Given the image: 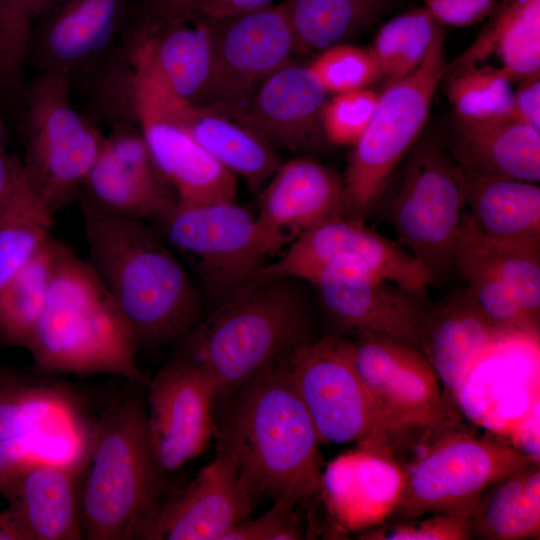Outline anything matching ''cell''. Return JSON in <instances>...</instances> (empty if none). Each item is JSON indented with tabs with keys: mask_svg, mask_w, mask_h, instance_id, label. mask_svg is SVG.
<instances>
[{
	"mask_svg": "<svg viewBox=\"0 0 540 540\" xmlns=\"http://www.w3.org/2000/svg\"><path fill=\"white\" fill-rule=\"evenodd\" d=\"M80 202L89 264L100 278L139 348L155 349L185 337L203 318L195 280L158 229Z\"/></svg>",
	"mask_w": 540,
	"mask_h": 540,
	"instance_id": "obj_1",
	"label": "cell"
},
{
	"mask_svg": "<svg viewBox=\"0 0 540 540\" xmlns=\"http://www.w3.org/2000/svg\"><path fill=\"white\" fill-rule=\"evenodd\" d=\"M214 437L253 499L300 501L322 486L321 440L283 359L225 400Z\"/></svg>",
	"mask_w": 540,
	"mask_h": 540,
	"instance_id": "obj_2",
	"label": "cell"
},
{
	"mask_svg": "<svg viewBox=\"0 0 540 540\" xmlns=\"http://www.w3.org/2000/svg\"><path fill=\"white\" fill-rule=\"evenodd\" d=\"M36 373L112 374L148 383L137 340L88 261L58 241L42 312L25 347Z\"/></svg>",
	"mask_w": 540,
	"mask_h": 540,
	"instance_id": "obj_3",
	"label": "cell"
},
{
	"mask_svg": "<svg viewBox=\"0 0 540 540\" xmlns=\"http://www.w3.org/2000/svg\"><path fill=\"white\" fill-rule=\"evenodd\" d=\"M298 281L253 279L185 336L181 355L211 378L217 401L315 337L308 295Z\"/></svg>",
	"mask_w": 540,
	"mask_h": 540,
	"instance_id": "obj_4",
	"label": "cell"
},
{
	"mask_svg": "<svg viewBox=\"0 0 540 540\" xmlns=\"http://www.w3.org/2000/svg\"><path fill=\"white\" fill-rule=\"evenodd\" d=\"M145 415L142 398L124 392L92 424L77 472L83 539H141L163 502Z\"/></svg>",
	"mask_w": 540,
	"mask_h": 540,
	"instance_id": "obj_5",
	"label": "cell"
},
{
	"mask_svg": "<svg viewBox=\"0 0 540 540\" xmlns=\"http://www.w3.org/2000/svg\"><path fill=\"white\" fill-rule=\"evenodd\" d=\"M155 221L169 246L190 263L210 309L252 281L270 254L289 242L235 201L178 203Z\"/></svg>",
	"mask_w": 540,
	"mask_h": 540,
	"instance_id": "obj_6",
	"label": "cell"
},
{
	"mask_svg": "<svg viewBox=\"0 0 540 540\" xmlns=\"http://www.w3.org/2000/svg\"><path fill=\"white\" fill-rule=\"evenodd\" d=\"M420 454L402 466L397 503L383 522L431 514L471 516L485 489L521 466L539 461L488 435L454 423L421 442Z\"/></svg>",
	"mask_w": 540,
	"mask_h": 540,
	"instance_id": "obj_7",
	"label": "cell"
},
{
	"mask_svg": "<svg viewBox=\"0 0 540 540\" xmlns=\"http://www.w3.org/2000/svg\"><path fill=\"white\" fill-rule=\"evenodd\" d=\"M70 95L65 74L39 72L22 108L23 171L54 215L78 199L105 139Z\"/></svg>",
	"mask_w": 540,
	"mask_h": 540,
	"instance_id": "obj_8",
	"label": "cell"
},
{
	"mask_svg": "<svg viewBox=\"0 0 540 540\" xmlns=\"http://www.w3.org/2000/svg\"><path fill=\"white\" fill-rule=\"evenodd\" d=\"M445 33L434 35L421 65L384 86L373 117L353 145L342 176L349 215L366 219L379 203L393 172L413 148L446 70Z\"/></svg>",
	"mask_w": 540,
	"mask_h": 540,
	"instance_id": "obj_9",
	"label": "cell"
},
{
	"mask_svg": "<svg viewBox=\"0 0 540 540\" xmlns=\"http://www.w3.org/2000/svg\"><path fill=\"white\" fill-rule=\"evenodd\" d=\"M283 361L321 442L356 443L396 459L386 419L356 369L350 338L314 337Z\"/></svg>",
	"mask_w": 540,
	"mask_h": 540,
	"instance_id": "obj_10",
	"label": "cell"
},
{
	"mask_svg": "<svg viewBox=\"0 0 540 540\" xmlns=\"http://www.w3.org/2000/svg\"><path fill=\"white\" fill-rule=\"evenodd\" d=\"M386 214L397 241L434 284L453 272V248L465 214L464 173L442 140L426 138L413 149Z\"/></svg>",
	"mask_w": 540,
	"mask_h": 540,
	"instance_id": "obj_11",
	"label": "cell"
},
{
	"mask_svg": "<svg viewBox=\"0 0 540 540\" xmlns=\"http://www.w3.org/2000/svg\"><path fill=\"white\" fill-rule=\"evenodd\" d=\"M350 340L356 369L386 419L396 456L456 423L440 382L421 351L371 333L357 334Z\"/></svg>",
	"mask_w": 540,
	"mask_h": 540,
	"instance_id": "obj_12",
	"label": "cell"
},
{
	"mask_svg": "<svg viewBox=\"0 0 540 540\" xmlns=\"http://www.w3.org/2000/svg\"><path fill=\"white\" fill-rule=\"evenodd\" d=\"M309 283L316 287L326 315L343 334H377L420 351L432 305L426 291L384 279L353 256L331 260Z\"/></svg>",
	"mask_w": 540,
	"mask_h": 540,
	"instance_id": "obj_13",
	"label": "cell"
},
{
	"mask_svg": "<svg viewBox=\"0 0 540 540\" xmlns=\"http://www.w3.org/2000/svg\"><path fill=\"white\" fill-rule=\"evenodd\" d=\"M214 64L202 105L230 115L244 109L260 85L295 54L284 2L221 19H210Z\"/></svg>",
	"mask_w": 540,
	"mask_h": 540,
	"instance_id": "obj_14",
	"label": "cell"
},
{
	"mask_svg": "<svg viewBox=\"0 0 540 540\" xmlns=\"http://www.w3.org/2000/svg\"><path fill=\"white\" fill-rule=\"evenodd\" d=\"M147 384V436L164 479L198 457L214 437L217 393L211 378L181 354Z\"/></svg>",
	"mask_w": 540,
	"mask_h": 540,
	"instance_id": "obj_15",
	"label": "cell"
},
{
	"mask_svg": "<svg viewBox=\"0 0 540 540\" xmlns=\"http://www.w3.org/2000/svg\"><path fill=\"white\" fill-rule=\"evenodd\" d=\"M340 256L356 257L382 278L412 290L426 291L434 284L428 271L398 241L372 230L365 219L348 214L295 237L284 254L268 262L254 279L310 282L325 264Z\"/></svg>",
	"mask_w": 540,
	"mask_h": 540,
	"instance_id": "obj_16",
	"label": "cell"
},
{
	"mask_svg": "<svg viewBox=\"0 0 540 540\" xmlns=\"http://www.w3.org/2000/svg\"><path fill=\"white\" fill-rule=\"evenodd\" d=\"M131 121L184 205L235 201L237 176L221 165L175 120L155 87L133 70Z\"/></svg>",
	"mask_w": 540,
	"mask_h": 540,
	"instance_id": "obj_17",
	"label": "cell"
},
{
	"mask_svg": "<svg viewBox=\"0 0 540 540\" xmlns=\"http://www.w3.org/2000/svg\"><path fill=\"white\" fill-rule=\"evenodd\" d=\"M112 124L78 197L111 215L157 220L179 203L176 192L138 127L132 122Z\"/></svg>",
	"mask_w": 540,
	"mask_h": 540,
	"instance_id": "obj_18",
	"label": "cell"
},
{
	"mask_svg": "<svg viewBox=\"0 0 540 540\" xmlns=\"http://www.w3.org/2000/svg\"><path fill=\"white\" fill-rule=\"evenodd\" d=\"M58 3V2H57ZM37 22L27 65L39 72L65 74L71 82L90 74L123 34L127 0H66Z\"/></svg>",
	"mask_w": 540,
	"mask_h": 540,
	"instance_id": "obj_19",
	"label": "cell"
},
{
	"mask_svg": "<svg viewBox=\"0 0 540 540\" xmlns=\"http://www.w3.org/2000/svg\"><path fill=\"white\" fill-rule=\"evenodd\" d=\"M253 500L233 462L218 453L185 487L161 503L141 539L223 540L249 519Z\"/></svg>",
	"mask_w": 540,
	"mask_h": 540,
	"instance_id": "obj_20",
	"label": "cell"
},
{
	"mask_svg": "<svg viewBox=\"0 0 540 540\" xmlns=\"http://www.w3.org/2000/svg\"><path fill=\"white\" fill-rule=\"evenodd\" d=\"M328 93L308 65L288 61L257 89L244 109L232 115L275 149L310 154L327 140L322 113Z\"/></svg>",
	"mask_w": 540,
	"mask_h": 540,
	"instance_id": "obj_21",
	"label": "cell"
},
{
	"mask_svg": "<svg viewBox=\"0 0 540 540\" xmlns=\"http://www.w3.org/2000/svg\"><path fill=\"white\" fill-rule=\"evenodd\" d=\"M507 339L464 287L432 303L424 323L420 351L448 399V395L457 396L479 363Z\"/></svg>",
	"mask_w": 540,
	"mask_h": 540,
	"instance_id": "obj_22",
	"label": "cell"
},
{
	"mask_svg": "<svg viewBox=\"0 0 540 540\" xmlns=\"http://www.w3.org/2000/svg\"><path fill=\"white\" fill-rule=\"evenodd\" d=\"M134 71L171 98L202 104L209 88L214 42L209 20L197 13L123 46Z\"/></svg>",
	"mask_w": 540,
	"mask_h": 540,
	"instance_id": "obj_23",
	"label": "cell"
},
{
	"mask_svg": "<svg viewBox=\"0 0 540 540\" xmlns=\"http://www.w3.org/2000/svg\"><path fill=\"white\" fill-rule=\"evenodd\" d=\"M78 468L32 459L0 482V495L24 540L83 539Z\"/></svg>",
	"mask_w": 540,
	"mask_h": 540,
	"instance_id": "obj_24",
	"label": "cell"
},
{
	"mask_svg": "<svg viewBox=\"0 0 540 540\" xmlns=\"http://www.w3.org/2000/svg\"><path fill=\"white\" fill-rule=\"evenodd\" d=\"M38 375L0 369V442L87 443L92 425L87 423L76 393L59 381Z\"/></svg>",
	"mask_w": 540,
	"mask_h": 540,
	"instance_id": "obj_25",
	"label": "cell"
},
{
	"mask_svg": "<svg viewBox=\"0 0 540 540\" xmlns=\"http://www.w3.org/2000/svg\"><path fill=\"white\" fill-rule=\"evenodd\" d=\"M348 213L343 178L313 159L282 163L260 191L259 222L290 242L330 218Z\"/></svg>",
	"mask_w": 540,
	"mask_h": 540,
	"instance_id": "obj_26",
	"label": "cell"
},
{
	"mask_svg": "<svg viewBox=\"0 0 540 540\" xmlns=\"http://www.w3.org/2000/svg\"><path fill=\"white\" fill-rule=\"evenodd\" d=\"M444 145L464 173L540 181V131L510 117L456 118Z\"/></svg>",
	"mask_w": 540,
	"mask_h": 540,
	"instance_id": "obj_27",
	"label": "cell"
},
{
	"mask_svg": "<svg viewBox=\"0 0 540 540\" xmlns=\"http://www.w3.org/2000/svg\"><path fill=\"white\" fill-rule=\"evenodd\" d=\"M157 90L170 115L221 165L260 192L282 164L276 149L236 117L210 105L179 102Z\"/></svg>",
	"mask_w": 540,
	"mask_h": 540,
	"instance_id": "obj_28",
	"label": "cell"
},
{
	"mask_svg": "<svg viewBox=\"0 0 540 540\" xmlns=\"http://www.w3.org/2000/svg\"><path fill=\"white\" fill-rule=\"evenodd\" d=\"M471 45L446 70L480 68L512 83L540 74V0H499Z\"/></svg>",
	"mask_w": 540,
	"mask_h": 540,
	"instance_id": "obj_29",
	"label": "cell"
},
{
	"mask_svg": "<svg viewBox=\"0 0 540 540\" xmlns=\"http://www.w3.org/2000/svg\"><path fill=\"white\" fill-rule=\"evenodd\" d=\"M464 194L465 215L482 237L540 245L538 183L464 173Z\"/></svg>",
	"mask_w": 540,
	"mask_h": 540,
	"instance_id": "obj_30",
	"label": "cell"
},
{
	"mask_svg": "<svg viewBox=\"0 0 540 540\" xmlns=\"http://www.w3.org/2000/svg\"><path fill=\"white\" fill-rule=\"evenodd\" d=\"M474 538H540V465L529 462L488 486L471 514Z\"/></svg>",
	"mask_w": 540,
	"mask_h": 540,
	"instance_id": "obj_31",
	"label": "cell"
},
{
	"mask_svg": "<svg viewBox=\"0 0 540 540\" xmlns=\"http://www.w3.org/2000/svg\"><path fill=\"white\" fill-rule=\"evenodd\" d=\"M453 272L487 318L508 339H539V324L523 310L512 290L483 254L477 235L464 214L452 253Z\"/></svg>",
	"mask_w": 540,
	"mask_h": 540,
	"instance_id": "obj_32",
	"label": "cell"
},
{
	"mask_svg": "<svg viewBox=\"0 0 540 540\" xmlns=\"http://www.w3.org/2000/svg\"><path fill=\"white\" fill-rule=\"evenodd\" d=\"M295 54L310 55L349 40L374 25L392 0H284Z\"/></svg>",
	"mask_w": 540,
	"mask_h": 540,
	"instance_id": "obj_33",
	"label": "cell"
},
{
	"mask_svg": "<svg viewBox=\"0 0 540 540\" xmlns=\"http://www.w3.org/2000/svg\"><path fill=\"white\" fill-rule=\"evenodd\" d=\"M53 218L22 170L0 202V287L51 237Z\"/></svg>",
	"mask_w": 540,
	"mask_h": 540,
	"instance_id": "obj_34",
	"label": "cell"
},
{
	"mask_svg": "<svg viewBox=\"0 0 540 540\" xmlns=\"http://www.w3.org/2000/svg\"><path fill=\"white\" fill-rule=\"evenodd\" d=\"M58 240L43 247L0 287V341L26 347L44 307L52 277Z\"/></svg>",
	"mask_w": 540,
	"mask_h": 540,
	"instance_id": "obj_35",
	"label": "cell"
},
{
	"mask_svg": "<svg viewBox=\"0 0 540 540\" xmlns=\"http://www.w3.org/2000/svg\"><path fill=\"white\" fill-rule=\"evenodd\" d=\"M425 8H415L385 22L369 47L385 85L412 74L422 63L440 27Z\"/></svg>",
	"mask_w": 540,
	"mask_h": 540,
	"instance_id": "obj_36",
	"label": "cell"
},
{
	"mask_svg": "<svg viewBox=\"0 0 540 540\" xmlns=\"http://www.w3.org/2000/svg\"><path fill=\"white\" fill-rule=\"evenodd\" d=\"M446 92L456 118L483 121L509 117L513 83L486 69L445 70Z\"/></svg>",
	"mask_w": 540,
	"mask_h": 540,
	"instance_id": "obj_37",
	"label": "cell"
},
{
	"mask_svg": "<svg viewBox=\"0 0 540 540\" xmlns=\"http://www.w3.org/2000/svg\"><path fill=\"white\" fill-rule=\"evenodd\" d=\"M475 233L485 257L512 290L526 314L539 324L540 245L496 242Z\"/></svg>",
	"mask_w": 540,
	"mask_h": 540,
	"instance_id": "obj_38",
	"label": "cell"
},
{
	"mask_svg": "<svg viewBox=\"0 0 540 540\" xmlns=\"http://www.w3.org/2000/svg\"><path fill=\"white\" fill-rule=\"evenodd\" d=\"M308 67L328 94L369 88L378 82V69L370 49L349 43L321 51Z\"/></svg>",
	"mask_w": 540,
	"mask_h": 540,
	"instance_id": "obj_39",
	"label": "cell"
},
{
	"mask_svg": "<svg viewBox=\"0 0 540 540\" xmlns=\"http://www.w3.org/2000/svg\"><path fill=\"white\" fill-rule=\"evenodd\" d=\"M379 93L371 88L336 94L327 100L322 127L328 143L355 145L368 127Z\"/></svg>",
	"mask_w": 540,
	"mask_h": 540,
	"instance_id": "obj_40",
	"label": "cell"
},
{
	"mask_svg": "<svg viewBox=\"0 0 540 540\" xmlns=\"http://www.w3.org/2000/svg\"><path fill=\"white\" fill-rule=\"evenodd\" d=\"M364 540H471V516L431 514L398 522H381L358 535Z\"/></svg>",
	"mask_w": 540,
	"mask_h": 540,
	"instance_id": "obj_41",
	"label": "cell"
},
{
	"mask_svg": "<svg viewBox=\"0 0 540 540\" xmlns=\"http://www.w3.org/2000/svg\"><path fill=\"white\" fill-rule=\"evenodd\" d=\"M58 1L0 0V58L23 57L35 25Z\"/></svg>",
	"mask_w": 540,
	"mask_h": 540,
	"instance_id": "obj_42",
	"label": "cell"
},
{
	"mask_svg": "<svg viewBox=\"0 0 540 540\" xmlns=\"http://www.w3.org/2000/svg\"><path fill=\"white\" fill-rule=\"evenodd\" d=\"M198 0H137L133 20L125 27L122 42L131 45L158 30L190 19Z\"/></svg>",
	"mask_w": 540,
	"mask_h": 540,
	"instance_id": "obj_43",
	"label": "cell"
},
{
	"mask_svg": "<svg viewBox=\"0 0 540 540\" xmlns=\"http://www.w3.org/2000/svg\"><path fill=\"white\" fill-rule=\"evenodd\" d=\"M299 501L283 496L272 508L255 520L247 519L235 526L223 540H296L301 533L294 519V506Z\"/></svg>",
	"mask_w": 540,
	"mask_h": 540,
	"instance_id": "obj_44",
	"label": "cell"
},
{
	"mask_svg": "<svg viewBox=\"0 0 540 540\" xmlns=\"http://www.w3.org/2000/svg\"><path fill=\"white\" fill-rule=\"evenodd\" d=\"M425 9L443 26L463 27L487 17L499 0H423Z\"/></svg>",
	"mask_w": 540,
	"mask_h": 540,
	"instance_id": "obj_45",
	"label": "cell"
},
{
	"mask_svg": "<svg viewBox=\"0 0 540 540\" xmlns=\"http://www.w3.org/2000/svg\"><path fill=\"white\" fill-rule=\"evenodd\" d=\"M540 75V74H539ZM519 81L514 89L509 117L540 131V77Z\"/></svg>",
	"mask_w": 540,
	"mask_h": 540,
	"instance_id": "obj_46",
	"label": "cell"
},
{
	"mask_svg": "<svg viewBox=\"0 0 540 540\" xmlns=\"http://www.w3.org/2000/svg\"><path fill=\"white\" fill-rule=\"evenodd\" d=\"M274 0H198L195 13L210 19H221L273 4Z\"/></svg>",
	"mask_w": 540,
	"mask_h": 540,
	"instance_id": "obj_47",
	"label": "cell"
},
{
	"mask_svg": "<svg viewBox=\"0 0 540 540\" xmlns=\"http://www.w3.org/2000/svg\"><path fill=\"white\" fill-rule=\"evenodd\" d=\"M520 419L515 429L513 447L522 454L539 460V400Z\"/></svg>",
	"mask_w": 540,
	"mask_h": 540,
	"instance_id": "obj_48",
	"label": "cell"
},
{
	"mask_svg": "<svg viewBox=\"0 0 540 540\" xmlns=\"http://www.w3.org/2000/svg\"><path fill=\"white\" fill-rule=\"evenodd\" d=\"M0 540H24V537L9 511H0Z\"/></svg>",
	"mask_w": 540,
	"mask_h": 540,
	"instance_id": "obj_49",
	"label": "cell"
},
{
	"mask_svg": "<svg viewBox=\"0 0 540 540\" xmlns=\"http://www.w3.org/2000/svg\"><path fill=\"white\" fill-rule=\"evenodd\" d=\"M7 151V129L0 115V155Z\"/></svg>",
	"mask_w": 540,
	"mask_h": 540,
	"instance_id": "obj_50",
	"label": "cell"
}]
</instances>
